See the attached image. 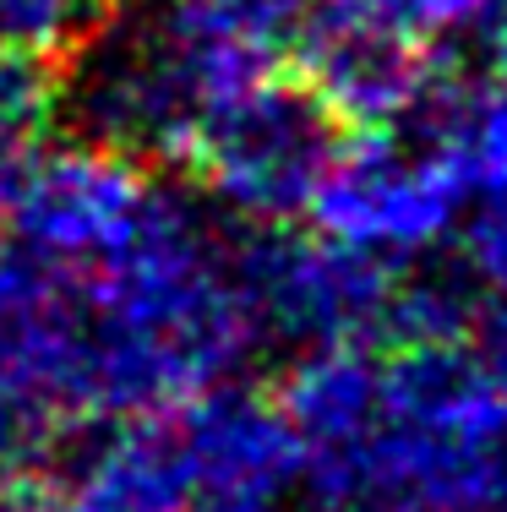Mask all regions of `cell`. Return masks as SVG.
I'll list each match as a JSON object with an SVG mask.
<instances>
[{
    "mask_svg": "<svg viewBox=\"0 0 507 512\" xmlns=\"http://www.w3.org/2000/svg\"><path fill=\"white\" fill-rule=\"evenodd\" d=\"M110 0H0V50L33 60H60Z\"/></svg>",
    "mask_w": 507,
    "mask_h": 512,
    "instance_id": "cell-13",
    "label": "cell"
},
{
    "mask_svg": "<svg viewBox=\"0 0 507 512\" xmlns=\"http://www.w3.org/2000/svg\"><path fill=\"white\" fill-rule=\"evenodd\" d=\"M0 512H50L44 485H0Z\"/></svg>",
    "mask_w": 507,
    "mask_h": 512,
    "instance_id": "cell-15",
    "label": "cell"
},
{
    "mask_svg": "<svg viewBox=\"0 0 507 512\" xmlns=\"http://www.w3.org/2000/svg\"><path fill=\"white\" fill-rule=\"evenodd\" d=\"M273 71L240 50L197 0H110L55 60V126L148 169L186 164L202 120Z\"/></svg>",
    "mask_w": 507,
    "mask_h": 512,
    "instance_id": "cell-2",
    "label": "cell"
},
{
    "mask_svg": "<svg viewBox=\"0 0 507 512\" xmlns=\"http://www.w3.org/2000/svg\"><path fill=\"white\" fill-rule=\"evenodd\" d=\"M415 39L426 60H448L458 71H497L507 66V0H366Z\"/></svg>",
    "mask_w": 507,
    "mask_h": 512,
    "instance_id": "cell-11",
    "label": "cell"
},
{
    "mask_svg": "<svg viewBox=\"0 0 507 512\" xmlns=\"http://www.w3.org/2000/svg\"><path fill=\"white\" fill-rule=\"evenodd\" d=\"M197 6L219 22L240 50H251L257 60L273 66L279 55L295 50L311 0H197Z\"/></svg>",
    "mask_w": 507,
    "mask_h": 512,
    "instance_id": "cell-14",
    "label": "cell"
},
{
    "mask_svg": "<svg viewBox=\"0 0 507 512\" xmlns=\"http://www.w3.org/2000/svg\"><path fill=\"white\" fill-rule=\"evenodd\" d=\"M273 398L295 512H491L507 491V387L475 338L306 349Z\"/></svg>",
    "mask_w": 507,
    "mask_h": 512,
    "instance_id": "cell-1",
    "label": "cell"
},
{
    "mask_svg": "<svg viewBox=\"0 0 507 512\" xmlns=\"http://www.w3.org/2000/svg\"><path fill=\"white\" fill-rule=\"evenodd\" d=\"M55 131V66L0 50V169Z\"/></svg>",
    "mask_w": 507,
    "mask_h": 512,
    "instance_id": "cell-12",
    "label": "cell"
},
{
    "mask_svg": "<svg viewBox=\"0 0 507 512\" xmlns=\"http://www.w3.org/2000/svg\"><path fill=\"white\" fill-rule=\"evenodd\" d=\"M398 267L333 246L328 235L235 229V289L257 355H306L328 344H388Z\"/></svg>",
    "mask_w": 507,
    "mask_h": 512,
    "instance_id": "cell-5",
    "label": "cell"
},
{
    "mask_svg": "<svg viewBox=\"0 0 507 512\" xmlns=\"http://www.w3.org/2000/svg\"><path fill=\"white\" fill-rule=\"evenodd\" d=\"M164 414L186 474L180 512H295L300 442L273 393L224 376Z\"/></svg>",
    "mask_w": 507,
    "mask_h": 512,
    "instance_id": "cell-7",
    "label": "cell"
},
{
    "mask_svg": "<svg viewBox=\"0 0 507 512\" xmlns=\"http://www.w3.org/2000/svg\"><path fill=\"white\" fill-rule=\"evenodd\" d=\"M44 491L50 512H180L186 474L169 414L82 420Z\"/></svg>",
    "mask_w": 507,
    "mask_h": 512,
    "instance_id": "cell-10",
    "label": "cell"
},
{
    "mask_svg": "<svg viewBox=\"0 0 507 512\" xmlns=\"http://www.w3.org/2000/svg\"><path fill=\"white\" fill-rule=\"evenodd\" d=\"M153 169L93 142L28 148L0 169V235L60 267H93L131 235Z\"/></svg>",
    "mask_w": 507,
    "mask_h": 512,
    "instance_id": "cell-6",
    "label": "cell"
},
{
    "mask_svg": "<svg viewBox=\"0 0 507 512\" xmlns=\"http://www.w3.org/2000/svg\"><path fill=\"white\" fill-rule=\"evenodd\" d=\"M469 164L426 109V93L398 120L360 126L338 142V158L311 202V224L333 246L382 267H415L458 235L475 202Z\"/></svg>",
    "mask_w": 507,
    "mask_h": 512,
    "instance_id": "cell-3",
    "label": "cell"
},
{
    "mask_svg": "<svg viewBox=\"0 0 507 512\" xmlns=\"http://www.w3.org/2000/svg\"><path fill=\"white\" fill-rule=\"evenodd\" d=\"M295 77L349 126L398 120L431 88V60L366 0H311L295 50Z\"/></svg>",
    "mask_w": 507,
    "mask_h": 512,
    "instance_id": "cell-8",
    "label": "cell"
},
{
    "mask_svg": "<svg viewBox=\"0 0 507 512\" xmlns=\"http://www.w3.org/2000/svg\"><path fill=\"white\" fill-rule=\"evenodd\" d=\"M437 126L469 164L480 207L464 213V278L475 295L507 311V66L458 82H431L426 93Z\"/></svg>",
    "mask_w": 507,
    "mask_h": 512,
    "instance_id": "cell-9",
    "label": "cell"
},
{
    "mask_svg": "<svg viewBox=\"0 0 507 512\" xmlns=\"http://www.w3.org/2000/svg\"><path fill=\"white\" fill-rule=\"evenodd\" d=\"M338 142L344 120L306 82L262 71L202 120L186 148V180L235 224L284 229L311 218Z\"/></svg>",
    "mask_w": 507,
    "mask_h": 512,
    "instance_id": "cell-4",
    "label": "cell"
}]
</instances>
